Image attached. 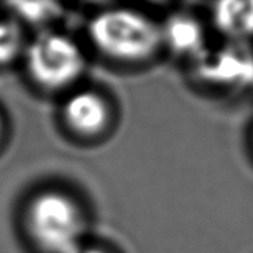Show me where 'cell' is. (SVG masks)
I'll return each instance as SVG.
<instances>
[{
  "instance_id": "9c48e42d",
  "label": "cell",
  "mask_w": 253,
  "mask_h": 253,
  "mask_svg": "<svg viewBox=\"0 0 253 253\" xmlns=\"http://www.w3.org/2000/svg\"><path fill=\"white\" fill-rule=\"evenodd\" d=\"M74 253H109L104 251V249H99V248L94 247H79Z\"/></svg>"
},
{
  "instance_id": "ba28073f",
  "label": "cell",
  "mask_w": 253,
  "mask_h": 253,
  "mask_svg": "<svg viewBox=\"0 0 253 253\" xmlns=\"http://www.w3.org/2000/svg\"><path fill=\"white\" fill-rule=\"evenodd\" d=\"M19 17L30 23H40L49 21L60 12V7L56 3L40 1V3H14L11 4Z\"/></svg>"
},
{
  "instance_id": "7a4b0ae2",
  "label": "cell",
  "mask_w": 253,
  "mask_h": 253,
  "mask_svg": "<svg viewBox=\"0 0 253 253\" xmlns=\"http://www.w3.org/2000/svg\"><path fill=\"white\" fill-rule=\"evenodd\" d=\"M26 226L36 245L46 253H74L82 247V211L66 193L46 191L32 199Z\"/></svg>"
},
{
  "instance_id": "6da1fadb",
  "label": "cell",
  "mask_w": 253,
  "mask_h": 253,
  "mask_svg": "<svg viewBox=\"0 0 253 253\" xmlns=\"http://www.w3.org/2000/svg\"><path fill=\"white\" fill-rule=\"evenodd\" d=\"M94 46L110 59L136 63L149 59L162 44V29L149 17L132 10L99 12L88 25Z\"/></svg>"
},
{
  "instance_id": "5b68a950",
  "label": "cell",
  "mask_w": 253,
  "mask_h": 253,
  "mask_svg": "<svg viewBox=\"0 0 253 253\" xmlns=\"http://www.w3.org/2000/svg\"><path fill=\"white\" fill-rule=\"evenodd\" d=\"M212 18L219 32L231 39L253 37V0L216 3Z\"/></svg>"
},
{
  "instance_id": "277c9868",
  "label": "cell",
  "mask_w": 253,
  "mask_h": 253,
  "mask_svg": "<svg viewBox=\"0 0 253 253\" xmlns=\"http://www.w3.org/2000/svg\"><path fill=\"white\" fill-rule=\"evenodd\" d=\"M67 126L82 136H94L104 131L109 123L108 102L94 91H81L67 99L63 108Z\"/></svg>"
},
{
  "instance_id": "52a82bcc",
  "label": "cell",
  "mask_w": 253,
  "mask_h": 253,
  "mask_svg": "<svg viewBox=\"0 0 253 253\" xmlns=\"http://www.w3.org/2000/svg\"><path fill=\"white\" fill-rule=\"evenodd\" d=\"M22 49V36L15 23L0 21V64L11 63Z\"/></svg>"
},
{
  "instance_id": "8992f818",
  "label": "cell",
  "mask_w": 253,
  "mask_h": 253,
  "mask_svg": "<svg viewBox=\"0 0 253 253\" xmlns=\"http://www.w3.org/2000/svg\"><path fill=\"white\" fill-rule=\"evenodd\" d=\"M162 39L176 50H192L202 42V32L191 18L176 17L162 29Z\"/></svg>"
},
{
  "instance_id": "30bf717a",
  "label": "cell",
  "mask_w": 253,
  "mask_h": 253,
  "mask_svg": "<svg viewBox=\"0 0 253 253\" xmlns=\"http://www.w3.org/2000/svg\"><path fill=\"white\" fill-rule=\"evenodd\" d=\"M1 132H3V128H1V120H0V136H1Z\"/></svg>"
},
{
  "instance_id": "3957f363",
  "label": "cell",
  "mask_w": 253,
  "mask_h": 253,
  "mask_svg": "<svg viewBox=\"0 0 253 253\" xmlns=\"http://www.w3.org/2000/svg\"><path fill=\"white\" fill-rule=\"evenodd\" d=\"M26 64L37 84L48 90H59L79 78L84 59L71 39L60 33H44L28 46Z\"/></svg>"
}]
</instances>
